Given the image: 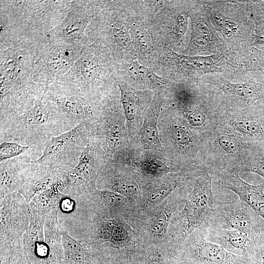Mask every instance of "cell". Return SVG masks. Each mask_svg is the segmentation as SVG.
<instances>
[{"instance_id": "4", "label": "cell", "mask_w": 264, "mask_h": 264, "mask_svg": "<svg viewBox=\"0 0 264 264\" xmlns=\"http://www.w3.org/2000/svg\"><path fill=\"white\" fill-rule=\"evenodd\" d=\"M160 141L168 159L183 170L205 167L203 135L175 110L162 108L158 121Z\"/></svg>"}, {"instance_id": "20", "label": "cell", "mask_w": 264, "mask_h": 264, "mask_svg": "<svg viewBox=\"0 0 264 264\" xmlns=\"http://www.w3.org/2000/svg\"><path fill=\"white\" fill-rule=\"evenodd\" d=\"M222 123L249 143L264 141V104H255L242 110L227 109Z\"/></svg>"}, {"instance_id": "13", "label": "cell", "mask_w": 264, "mask_h": 264, "mask_svg": "<svg viewBox=\"0 0 264 264\" xmlns=\"http://www.w3.org/2000/svg\"><path fill=\"white\" fill-rule=\"evenodd\" d=\"M191 38L183 54L190 56L220 54L228 51L225 42L213 27L202 0L191 1Z\"/></svg>"}, {"instance_id": "2", "label": "cell", "mask_w": 264, "mask_h": 264, "mask_svg": "<svg viewBox=\"0 0 264 264\" xmlns=\"http://www.w3.org/2000/svg\"><path fill=\"white\" fill-rule=\"evenodd\" d=\"M73 127L58 110L42 103V99L29 102L0 115V143L16 142L43 149L51 137Z\"/></svg>"}, {"instance_id": "19", "label": "cell", "mask_w": 264, "mask_h": 264, "mask_svg": "<svg viewBox=\"0 0 264 264\" xmlns=\"http://www.w3.org/2000/svg\"><path fill=\"white\" fill-rule=\"evenodd\" d=\"M117 85L120 91V102L131 142L137 138L154 96L151 91L136 89L123 81H119Z\"/></svg>"}, {"instance_id": "10", "label": "cell", "mask_w": 264, "mask_h": 264, "mask_svg": "<svg viewBox=\"0 0 264 264\" xmlns=\"http://www.w3.org/2000/svg\"><path fill=\"white\" fill-rule=\"evenodd\" d=\"M96 133L92 122L81 123L73 129L49 139L36 162L53 169L74 168L89 138Z\"/></svg>"}, {"instance_id": "7", "label": "cell", "mask_w": 264, "mask_h": 264, "mask_svg": "<svg viewBox=\"0 0 264 264\" xmlns=\"http://www.w3.org/2000/svg\"><path fill=\"white\" fill-rule=\"evenodd\" d=\"M199 81L216 87L223 94L228 109L242 110L264 104V72L244 70L205 75Z\"/></svg>"}, {"instance_id": "14", "label": "cell", "mask_w": 264, "mask_h": 264, "mask_svg": "<svg viewBox=\"0 0 264 264\" xmlns=\"http://www.w3.org/2000/svg\"><path fill=\"white\" fill-rule=\"evenodd\" d=\"M258 216L250 206L241 200L230 202L215 200L205 225L237 230L256 242L260 235Z\"/></svg>"}, {"instance_id": "12", "label": "cell", "mask_w": 264, "mask_h": 264, "mask_svg": "<svg viewBox=\"0 0 264 264\" xmlns=\"http://www.w3.org/2000/svg\"><path fill=\"white\" fill-rule=\"evenodd\" d=\"M113 160L129 166L144 179H155L170 173L182 171L174 164L163 151L143 150L136 141L118 150Z\"/></svg>"}, {"instance_id": "15", "label": "cell", "mask_w": 264, "mask_h": 264, "mask_svg": "<svg viewBox=\"0 0 264 264\" xmlns=\"http://www.w3.org/2000/svg\"><path fill=\"white\" fill-rule=\"evenodd\" d=\"M114 102L100 105L96 122L95 135L108 160L119 150L130 144L123 109Z\"/></svg>"}, {"instance_id": "30", "label": "cell", "mask_w": 264, "mask_h": 264, "mask_svg": "<svg viewBox=\"0 0 264 264\" xmlns=\"http://www.w3.org/2000/svg\"><path fill=\"white\" fill-rule=\"evenodd\" d=\"M134 258L137 264H179L176 256L166 247L146 248L138 252Z\"/></svg>"}, {"instance_id": "28", "label": "cell", "mask_w": 264, "mask_h": 264, "mask_svg": "<svg viewBox=\"0 0 264 264\" xmlns=\"http://www.w3.org/2000/svg\"><path fill=\"white\" fill-rule=\"evenodd\" d=\"M171 195L169 196L170 200L166 201L160 208V210L154 213L148 220V230L151 235L156 239H161L166 236L178 203L184 201Z\"/></svg>"}, {"instance_id": "41", "label": "cell", "mask_w": 264, "mask_h": 264, "mask_svg": "<svg viewBox=\"0 0 264 264\" xmlns=\"http://www.w3.org/2000/svg\"><path fill=\"white\" fill-rule=\"evenodd\" d=\"M260 250L261 252L262 259V264H264V249L260 248Z\"/></svg>"}, {"instance_id": "25", "label": "cell", "mask_w": 264, "mask_h": 264, "mask_svg": "<svg viewBox=\"0 0 264 264\" xmlns=\"http://www.w3.org/2000/svg\"><path fill=\"white\" fill-rule=\"evenodd\" d=\"M131 234L128 224L119 219L102 217L94 221L91 238L99 243L108 242L112 246L119 247L128 243Z\"/></svg>"}, {"instance_id": "23", "label": "cell", "mask_w": 264, "mask_h": 264, "mask_svg": "<svg viewBox=\"0 0 264 264\" xmlns=\"http://www.w3.org/2000/svg\"><path fill=\"white\" fill-rule=\"evenodd\" d=\"M239 172L219 170L211 173L220 186L232 191L264 220V183L252 185L242 180Z\"/></svg>"}, {"instance_id": "39", "label": "cell", "mask_w": 264, "mask_h": 264, "mask_svg": "<svg viewBox=\"0 0 264 264\" xmlns=\"http://www.w3.org/2000/svg\"><path fill=\"white\" fill-rule=\"evenodd\" d=\"M82 70L85 77L89 81H94L95 80L97 71L93 63L86 61L83 64Z\"/></svg>"}, {"instance_id": "8", "label": "cell", "mask_w": 264, "mask_h": 264, "mask_svg": "<svg viewBox=\"0 0 264 264\" xmlns=\"http://www.w3.org/2000/svg\"><path fill=\"white\" fill-rule=\"evenodd\" d=\"M167 53L169 71L175 79L198 80L209 74H229L246 70L242 55L237 52L190 56L169 49Z\"/></svg>"}, {"instance_id": "6", "label": "cell", "mask_w": 264, "mask_h": 264, "mask_svg": "<svg viewBox=\"0 0 264 264\" xmlns=\"http://www.w3.org/2000/svg\"><path fill=\"white\" fill-rule=\"evenodd\" d=\"M203 163L210 174L219 170L240 169L253 143L246 142L234 130L221 123L202 136Z\"/></svg>"}, {"instance_id": "36", "label": "cell", "mask_w": 264, "mask_h": 264, "mask_svg": "<svg viewBox=\"0 0 264 264\" xmlns=\"http://www.w3.org/2000/svg\"><path fill=\"white\" fill-rule=\"evenodd\" d=\"M113 35L116 43L123 49L133 50L128 26L121 22H117L113 27Z\"/></svg>"}, {"instance_id": "26", "label": "cell", "mask_w": 264, "mask_h": 264, "mask_svg": "<svg viewBox=\"0 0 264 264\" xmlns=\"http://www.w3.org/2000/svg\"><path fill=\"white\" fill-rule=\"evenodd\" d=\"M66 170V169H55L38 163L36 169L18 192L28 203L35 196L60 181Z\"/></svg>"}, {"instance_id": "29", "label": "cell", "mask_w": 264, "mask_h": 264, "mask_svg": "<svg viewBox=\"0 0 264 264\" xmlns=\"http://www.w3.org/2000/svg\"><path fill=\"white\" fill-rule=\"evenodd\" d=\"M61 184L58 182L52 187L35 196L27 203L31 211L47 215L60 202L66 195L60 192Z\"/></svg>"}, {"instance_id": "21", "label": "cell", "mask_w": 264, "mask_h": 264, "mask_svg": "<svg viewBox=\"0 0 264 264\" xmlns=\"http://www.w3.org/2000/svg\"><path fill=\"white\" fill-rule=\"evenodd\" d=\"M74 91L55 89L51 91L48 98L56 104L58 110L73 128L86 122L96 125L100 106H95Z\"/></svg>"}, {"instance_id": "24", "label": "cell", "mask_w": 264, "mask_h": 264, "mask_svg": "<svg viewBox=\"0 0 264 264\" xmlns=\"http://www.w3.org/2000/svg\"><path fill=\"white\" fill-rule=\"evenodd\" d=\"M164 101L163 92H156L143 120L136 141L143 150L163 152L159 132L158 121Z\"/></svg>"}, {"instance_id": "35", "label": "cell", "mask_w": 264, "mask_h": 264, "mask_svg": "<svg viewBox=\"0 0 264 264\" xmlns=\"http://www.w3.org/2000/svg\"><path fill=\"white\" fill-rule=\"evenodd\" d=\"M130 34L132 43L143 52L150 50L153 45L151 33L147 29L138 26L131 28Z\"/></svg>"}, {"instance_id": "18", "label": "cell", "mask_w": 264, "mask_h": 264, "mask_svg": "<svg viewBox=\"0 0 264 264\" xmlns=\"http://www.w3.org/2000/svg\"><path fill=\"white\" fill-rule=\"evenodd\" d=\"M42 150L34 146L25 154L0 161V198L18 192L36 169L38 163L32 157Z\"/></svg>"}, {"instance_id": "33", "label": "cell", "mask_w": 264, "mask_h": 264, "mask_svg": "<svg viewBox=\"0 0 264 264\" xmlns=\"http://www.w3.org/2000/svg\"><path fill=\"white\" fill-rule=\"evenodd\" d=\"M245 68L248 71H260L264 72V51L252 46L245 53L241 55Z\"/></svg>"}, {"instance_id": "5", "label": "cell", "mask_w": 264, "mask_h": 264, "mask_svg": "<svg viewBox=\"0 0 264 264\" xmlns=\"http://www.w3.org/2000/svg\"><path fill=\"white\" fill-rule=\"evenodd\" d=\"M211 22L229 51L242 55L252 46L256 23L242 0H202Z\"/></svg>"}, {"instance_id": "40", "label": "cell", "mask_w": 264, "mask_h": 264, "mask_svg": "<svg viewBox=\"0 0 264 264\" xmlns=\"http://www.w3.org/2000/svg\"><path fill=\"white\" fill-rule=\"evenodd\" d=\"M66 196L62 198L61 201V204L60 203L59 204H60V206L63 211H69L72 209L73 203L70 198H65Z\"/></svg>"}, {"instance_id": "27", "label": "cell", "mask_w": 264, "mask_h": 264, "mask_svg": "<svg viewBox=\"0 0 264 264\" xmlns=\"http://www.w3.org/2000/svg\"><path fill=\"white\" fill-rule=\"evenodd\" d=\"M63 258L62 264H95L97 255L92 242L76 240L67 231L62 230Z\"/></svg>"}, {"instance_id": "3", "label": "cell", "mask_w": 264, "mask_h": 264, "mask_svg": "<svg viewBox=\"0 0 264 264\" xmlns=\"http://www.w3.org/2000/svg\"><path fill=\"white\" fill-rule=\"evenodd\" d=\"M213 176L205 167L198 169L186 190L185 204L181 212L173 215L169 228L167 246L177 252L189 236L196 229L205 225L213 208L215 199L212 190Z\"/></svg>"}, {"instance_id": "22", "label": "cell", "mask_w": 264, "mask_h": 264, "mask_svg": "<svg viewBox=\"0 0 264 264\" xmlns=\"http://www.w3.org/2000/svg\"><path fill=\"white\" fill-rule=\"evenodd\" d=\"M208 241L219 244L228 252L262 264L259 248L256 242L245 234L235 229H221L202 226Z\"/></svg>"}, {"instance_id": "11", "label": "cell", "mask_w": 264, "mask_h": 264, "mask_svg": "<svg viewBox=\"0 0 264 264\" xmlns=\"http://www.w3.org/2000/svg\"><path fill=\"white\" fill-rule=\"evenodd\" d=\"M179 264H261L230 253L205 238L202 227L194 231L178 249Z\"/></svg>"}, {"instance_id": "17", "label": "cell", "mask_w": 264, "mask_h": 264, "mask_svg": "<svg viewBox=\"0 0 264 264\" xmlns=\"http://www.w3.org/2000/svg\"><path fill=\"white\" fill-rule=\"evenodd\" d=\"M142 179L145 180L129 166L111 159L99 176L96 187L98 189L113 191L132 198L142 193L147 183H143Z\"/></svg>"}, {"instance_id": "34", "label": "cell", "mask_w": 264, "mask_h": 264, "mask_svg": "<svg viewBox=\"0 0 264 264\" xmlns=\"http://www.w3.org/2000/svg\"><path fill=\"white\" fill-rule=\"evenodd\" d=\"M34 145H22L9 141H3L0 145V161L18 156L26 153L31 150ZM38 147V146H37Z\"/></svg>"}, {"instance_id": "37", "label": "cell", "mask_w": 264, "mask_h": 264, "mask_svg": "<svg viewBox=\"0 0 264 264\" xmlns=\"http://www.w3.org/2000/svg\"><path fill=\"white\" fill-rule=\"evenodd\" d=\"M256 24L264 21V0H242Z\"/></svg>"}, {"instance_id": "32", "label": "cell", "mask_w": 264, "mask_h": 264, "mask_svg": "<svg viewBox=\"0 0 264 264\" xmlns=\"http://www.w3.org/2000/svg\"><path fill=\"white\" fill-rule=\"evenodd\" d=\"M255 173L264 178V141L253 143L247 158L240 169V172Z\"/></svg>"}, {"instance_id": "1", "label": "cell", "mask_w": 264, "mask_h": 264, "mask_svg": "<svg viewBox=\"0 0 264 264\" xmlns=\"http://www.w3.org/2000/svg\"><path fill=\"white\" fill-rule=\"evenodd\" d=\"M171 81L164 93L167 107L180 114L201 134L221 123L228 109L223 93L198 80Z\"/></svg>"}, {"instance_id": "38", "label": "cell", "mask_w": 264, "mask_h": 264, "mask_svg": "<svg viewBox=\"0 0 264 264\" xmlns=\"http://www.w3.org/2000/svg\"><path fill=\"white\" fill-rule=\"evenodd\" d=\"M252 46L264 51V21L256 24Z\"/></svg>"}, {"instance_id": "31", "label": "cell", "mask_w": 264, "mask_h": 264, "mask_svg": "<svg viewBox=\"0 0 264 264\" xmlns=\"http://www.w3.org/2000/svg\"><path fill=\"white\" fill-rule=\"evenodd\" d=\"M131 68L144 86L156 92H159V89L165 91L172 81L157 76L151 68L141 65L136 61L132 63Z\"/></svg>"}, {"instance_id": "9", "label": "cell", "mask_w": 264, "mask_h": 264, "mask_svg": "<svg viewBox=\"0 0 264 264\" xmlns=\"http://www.w3.org/2000/svg\"><path fill=\"white\" fill-rule=\"evenodd\" d=\"M109 161L95 134L84 147L77 165L68 170L60 181L61 192L80 197L97 188L96 181Z\"/></svg>"}, {"instance_id": "16", "label": "cell", "mask_w": 264, "mask_h": 264, "mask_svg": "<svg viewBox=\"0 0 264 264\" xmlns=\"http://www.w3.org/2000/svg\"><path fill=\"white\" fill-rule=\"evenodd\" d=\"M0 244L20 239L30 223L28 203L18 192L5 196L0 201Z\"/></svg>"}]
</instances>
